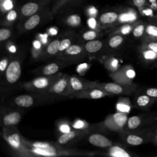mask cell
<instances>
[{
    "label": "cell",
    "instance_id": "cell-3",
    "mask_svg": "<svg viewBox=\"0 0 157 157\" xmlns=\"http://www.w3.org/2000/svg\"><path fill=\"white\" fill-rule=\"evenodd\" d=\"M153 129H147L138 132L130 133L125 137L126 142L132 146H137L144 143L151 142Z\"/></svg>",
    "mask_w": 157,
    "mask_h": 157
},
{
    "label": "cell",
    "instance_id": "cell-11",
    "mask_svg": "<svg viewBox=\"0 0 157 157\" xmlns=\"http://www.w3.org/2000/svg\"><path fill=\"white\" fill-rule=\"evenodd\" d=\"M89 142L93 145L98 147H111L112 142L105 136L101 134H93L88 137Z\"/></svg>",
    "mask_w": 157,
    "mask_h": 157
},
{
    "label": "cell",
    "instance_id": "cell-32",
    "mask_svg": "<svg viewBox=\"0 0 157 157\" xmlns=\"http://www.w3.org/2000/svg\"><path fill=\"white\" fill-rule=\"evenodd\" d=\"M66 21L68 25L75 27L80 25L81 23V18L80 15L78 14H72L66 18Z\"/></svg>",
    "mask_w": 157,
    "mask_h": 157
},
{
    "label": "cell",
    "instance_id": "cell-38",
    "mask_svg": "<svg viewBox=\"0 0 157 157\" xmlns=\"http://www.w3.org/2000/svg\"><path fill=\"white\" fill-rule=\"evenodd\" d=\"M144 47L151 50L157 53V40H144Z\"/></svg>",
    "mask_w": 157,
    "mask_h": 157
},
{
    "label": "cell",
    "instance_id": "cell-57",
    "mask_svg": "<svg viewBox=\"0 0 157 157\" xmlns=\"http://www.w3.org/2000/svg\"><path fill=\"white\" fill-rule=\"evenodd\" d=\"M153 22H155V23L157 25V12H156V15H155V18H153Z\"/></svg>",
    "mask_w": 157,
    "mask_h": 157
},
{
    "label": "cell",
    "instance_id": "cell-47",
    "mask_svg": "<svg viewBox=\"0 0 157 157\" xmlns=\"http://www.w3.org/2000/svg\"><path fill=\"white\" fill-rule=\"evenodd\" d=\"M8 61L7 59L4 58L0 62V70L1 72H4L6 70L8 66Z\"/></svg>",
    "mask_w": 157,
    "mask_h": 157
},
{
    "label": "cell",
    "instance_id": "cell-52",
    "mask_svg": "<svg viewBox=\"0 0 157 157\" xmlns=\"http://www.w3.org/2000/svg\"><path fill=\"white\" fill-rule=\"evenodd\" d=\"M33 47L36 49H39L41 47V43L39 40H34L33 42Z\"/></svg>",
    "mask_w": 157,
    "mask_h": 157
},
{
    "label": "cell",
    "instance_id": "cell-51",
    "mask_svg": "<svg viewBox=\"0 0 157 157\" xmlns=\"http://www.w3.org/2000/svg\"><path fill=\"white\" fill-rule=\"evenodd\" d=\"M118 65V61L117 59H115L113 58L111 62H110V67L112 68H113V69H117V66Z\"/></svg>",
    "mask_w": 157,
    "mask_h": 157
},
{
    "label": "cell",
    "instance_id": "cell-41",
    "mask_svg": "<svg viewBox=\"0 0 157 157\" xmlns=\"http://www.w3.org/2000/svg\"><path fill=\"white\" fill-rule=\"evenodd\" d=\"M70 45H71V41L68 38L63 39L60 42V45H59V51L63 52L66 50Z\"/></svg>",
    "mask_w": 157,
    "mask_h": 157
},
{
    "label": "cell",
    "instance_id": "cell-16",
    "mask_svg": "<svg viewBox=\"0 0 157 157\" xmlns=\"http://www.w3.org/2000/svg\"><path fill=\"white\" fill-rule=\"evenodd\" d=\"M137 13L132 9H129L126 12L120 14L118 21L121 23H133L136 21Z\"/></svg>",
    "mask_w": 157,
    "mask_h": 157
},
{
    "label": "cell",
    "instance_id": "cell-55",
    "mask_svg": "<svg viewBox=\"0 0 157 157\" xmlns=\"http://www.w3.org/2000/svg\"><path fill=\"white\" fill-rule=\"evenodd\" d=\"M9 50L12 53H15L16 52V47L14 45H11L9 48Z\"/></svg>",
    "mask_w": 157,
    "mask_h": 157
},
{
    "label": "cell",
    "instance_id": "cell-35",
    "mask_svg": "<svg viewBox=\"0 0 157 157\" xmlns=\"http://www.w3.org/2000/svg\"><path fill=\"white\" fill-rule=\"evenodd\" d=\"M117 109L118 112L128 113L131 110V105L129 100H123L118 102L117 104Z\"/></svg>",
    "mask_w": 157,
    "mask_h": 157
},
{
    "label": "cell",
    "instance_id": "cell-4",
    "mask_svg": "<svg viewBox=\"0 0 157 157\" xmlns=\"http://www.w3.org/2000/svg\"><path fill=\"white\" fill-rule=\"evenodd\" d=\"M50 15H53L49 7L47 6L40 11L29 16L25 18L22 26L23 29L26 31H30L37 27L41 22L42 18L45 17H49Z\"/></svg>",
    "mask_w": 157,
    "mask_h": 157
},
{
    "label": "cell",
    "instance_id": "cell-48",
    "mask_svg": "<svg viewBox=\"0 0 157 157\" xmlns=\"http://www.w3.org/2000/svg\"><path fill=\"white\" fill-rule=\"evenodd\" d=\"M148 4L157 12V0H147Z\"/></svg>",
    "mask_w": 157,
    "mask_h": 157
},
{
    "label": "cell",
    "instance_id": "cell-56",
    "mask_svg": "<svg viewBox=\"0 0 157 157\" xmlns=\"http://www.w3.org/2000/svg\"><path fill=\"white\" fill-rule=\"evenodd\" d=\"M41 39L42 40V41H43L44 43H46L47 41V35H45V37H43L42 36H41Z\"/></svg>",
    "mask_w": 157,
    "mask_h": 157
},
{
    "label": "cell",
    "instance_id": "cell-43",
    "mask_svg": "<svg viewBox=\"0 0 157 157\" xmlns=\"http://www.w3.org/2000/svg\"><path fill=\"white\" fill-rule=\"evenodd\" d=\"M145 94L148 96L157 99V88H149L145 91Z\"/></svg>",
    "mask_w": 157,
    "mask_h": 157
},
{
    "label": "cell",
    "instance_id": "cell-36",
    "mask_svg": "<svg viewBox=\"0 0 157 157\" xmlns=\"http://www.w3.org/2000/svg\"><path fill=\"white\" fill-rule=\"evenodd\" d=\"M65 51L69 55H77L81 53L82 48L78 45H71Z\"/></svg>",
    "mask_w": 157,
    "mask_h": 157
},
{
    "label": "cell",
    "instance_id": "cell-29",
    "mask_svg": "<svg viewBox=\"0 0 157 157\" xmlns=\"http://www.w3.org/2000/svg\"><path fill=\"white\" fill-rule=\"evenodd\" d=\"M59 70L58 65L55 63H52L45 66L42 70V72L45 75H52L55 74Z\"/></svg>",
    "mask_w": 157,
    "mask_h": 157
},
{
    "label": "cell",
    "instance_id": "cell-49",
    "mask_svg": "<svg viewBox=\"0 0 157 157\" xmlns=\"http://www.w3.org/2000/svg\"><path fill=\"white\" fill-rule=\"evenodd\" d=\"M59 130L61 131V132H62L63 133L67 132H69L71 131L69 126L68 125H67V124H62V125H61L60 127H59Z\"/></svg>",
    "mask_w": 157,
    "mask_h": 157
},
{
    "label": "cell",
    "instance_id": "cell-23",
    "mask_svg": "<svg viewBox=\"0 0 157 157\" xmlns=\"http://www.w3.org/2000/svg\"><path fill=\"white\" fill-rule=\"evenodd\" d=\"M142 118L139 116H132L127 121V128L130 130L137 129L142 124Z\"/></svg>",
    "mask_w": 157,
    "mask_h": 157
},
{
    "label": "cell",
    "instance_id": "cell-58",
    "mask_svg": "<svg viewBox=\"0 0 157 157\" xmlns=\"http://www.w3.org/2000/svg\"><path fill=\"white\" fill-rule=\"evenodd\" d=\"M75 1H79V0H75Z\"/></svg>",
    "mask_w": 157,
    "mask_h": 157
},
{
    "label": "cell",
    "instance_id": "cell-40",
    "mask_svg": "<svg viewBox=\"0 0 157 157\" xmlns=\"http://www.w3.org/2000/svg\"><path fill=\"white\" fill-rule=\"evenodd\" d=\"M86 13L89 17H96L98 14V10L93 6H90L86 9Z\"/></svg>",
    "mask_w": 157,
    "mask_h": 157
},
{
    "label": "cell",
    "instance_id": "cell-25",
    "mask_svg": "<svg viewBox=\"0 0 157 157\" xmlns=\"http://www.w3.org/2000/svg\"><path fill=\"white\" fill-rule=\"evenodd\" d=\"M15 0H0V9L2 13H6L9 10L15 8Z\"/></svg>",
    "mask_w": 157,
    "mask_h": 157
},
{
    "label": "cell",
    "instance_id": "cell-50",
    "mask_svg": "<svg viewBox=\"0 0 157 157\" xmlns=\"http://www.w3.org/2000/svg\"><path fill=\"white\" fill-rule=\"evenodd\" d=\"M151 142L156 145H157V128L153 129V137Z\"/></svg>",
    "mask_w": 157,
    "mask_h": 157
},
{
    "label": "cell",
    "instance_id": "cell-2",
    "mask_svg": "<svg viewBox=\"0 0 157 157\" xmlns=\"http://www.w3.org/2000/svg\"><path fill=\"white\" fill-rule=\"evenodd\" d=\"M26 148L29 152L36 155L44 156H54L61 155L56 148L48 142H36L33 144H26Z\"/></svg>",
    "mask_w": 157,
    "mask_h": 157
},
{
    "label": "cell",
    "instance_id": "cell-27",
    "mask_svg": "<svg viewBox=\"0 0 157 157\" xmlns=\"http://www.w3.org/2000/svg\"><path fill=\"white\" fill-rule=\"evenodd\" d=\"M73 0H54L51 11L53 15L56 13L59 10Z\"/></svg>",
    "mask_w": 157,
    "mask_h": 157
},
{
    "label": "cell",
    "instance_id": "cell-37",
    "mask_svg": "<svg viewBox=\"0 0 157 157\" xmlns=\"http://www.w3.org/2000/svg\"><path fill=\"white\" fill-rule=\"evenodd\" d=\"M98 36V33L96 30L91 29L85 31L82 34V38L85 40H94Z\"/></svg>",
    "mask_w": 157,
    "mask_h": 157
},
{
    "label": "cell",
    "instance_id": "cell-7",
    "mask_svg": "<svg viewBox=\"0 0 157 157\" xmlns=\"http://www.w3.org/2000/svg\"><path fill=\"white\" fill-rule=\"evenodd\" d=\"M21 73V68L20 63L17 60L11 61L6 70V78L9 83H15L20 78Z\"/></svg>",
    "mask_w": 157,
    "mask_h": 157
},
{
    "label": "cell",
    "instance_id": "cell-15",
    "mask_svg": "<svg viewBox=\"0 0 157 157\" xmlns=\"http://www.w3.org/2000/svg\"><path fill=\"white\" fill-rule=\"evenodd\" d=\"M143 37L144 40H157V25L155 22L153 21L147 23Z\"/></svg>",
    "mask_w": 157,
    "mask_h": 157
},
{
    "label": "cell",
    "instance_id": "cell-14",
    "mask_svg": "<svg viewBox=\"0 0 157 157\" xmlns=\"http://www.w3.org/2000/svg\"><path fill=\"white\" fill-rule=\"evenodd\" d=\"M7 141L14 149L20 151H23L24 150L28 151L26 147H23V143L21 142L20 136L18 133H13L10 134L7 137Z\"/></svg>",
    "mask_w": 157,
    "mask_h": 157
},
{
    "label": "cell",
    "instance_id": "cell-17",
    "mask_svg": "<svg viewBox=\"0 0 157 157\" xmlns=\"http://www.w3.org/2000/svg\"><path fill=\"white\" fill-rule=\"evenodd\" d=\"M21 120V115L19 112H13L6 115L3 118V123L6 126H12L18 124Z\"/></svg>",
    "mask_w": 157,
    "mask_h": 157
},
{
    "label": "cell",
    "instance_id": "cell-24",
    "mask_svg": "<svg viewBox=\"0 0 157 157\" xmlns=\"http://www.w3.org/2000/svg\"><path fill=\"white\" fill-rule=\"evenodd\" d=\"M18 15H19V11L17 9L14 8L6 13L4 18V24L9 25L13 23L17 18Z\"/></svg>",
    "mask_w": 157,
    "mask_h": 157
},
{
    "label": "cell",
    "instance_id": "cell-12",
    "mask_svg": "<svg viewBox=\"0 0 157 157\" xmlns=\"http://www.w3.org/2000/svg\"><path fill=\"white\" fill-rule=\"evenodd\" d=\"M120 14L117 12L109 11L102 13L99 17V21L101 26H109L118 20Z\"/></svg>",
    "mask_w": 157,
    "mask_h": 157
},
{
    "label": "cell",
    "instance_id": "cell-22",
    "mask_svg": "<svg viewBox=\"0 0 157 157\" xmlns=\"http://www.w3.org/2000/svg\"><path fill=\"white\" fill-rule=\"evenodd\" d=\"M139 13L144 16L148 18H152L153 20L155 17L156 11H155L148 3L145 5L137 9Z\"/></svg>",
    "mask_w": 157,
    "mask_h": 157
},
{
    "label": "cell",
    "instance_id": "cell-31",
    "mask_svg": "<svg viewBox=\"0 0 157 157\" xmlns=\"http://www.w3.org/2000/svg\"><path fill=\"white\" fill-rule=\"evenodd\" d=\"M60 40L58 39L54 40L52 41L47 48V52L49 55H53L56 54L58 51H59V45H60Z\"/></svg>",
    "mask_w": 157,
    "mask_h": 157
},
{
    "label": "cell",
    "instance_id": "cell-9",
    "mask_svg": "<svg viewBox=\"0 0 157 157\" xmlns=\"http://www.w3.org/2000/svg\"><path fill=\"white\" fill-rule=\"evenodd\" d=\"M96 83L83 80L75 76L69 77V86L71 91L74 92L95 88Z\"/></svg>",
    "mask_w": 157,
    "mask_h": 157
},
{
    "label": "cell",
    "instance_id": "cell-26",
    "mask_svg": "<svg viewBox=\"0 0 157 157\" xmlns=\"http://www.w3.org/2000/svg\"><path fill=\"white\" fill-rule=\"evenodd\" d=\"M146 25H147L146 23L140 21L136 25V26L134 28V29L132 30L133 36L137 38L143 37L144 35V33H145Z\"/></svg>",
    "mask_w": 157,
    "mask_h": 157
},
{
    "label": "cell",
    "instance_id": "cell-46",
    "mask_svg": "<svg viewBox=\"0 0 157 157\" xmlns=\"http://www.w3.org/2000/svg\"><path fill=\"white\" fill-rule=\"evenodd\" d=\"M85 123L83 121L78 120L76 121H75V123L73 124V127L75 129H82L85 128Z\"/></svg>",
    "mask_w": 157,
    "mask_h": 157
},
{
    "label": "cell",
    "instance_id": "cell-53",
    "mask_svg": "<svg viewBox=\"0 0 157 157\" xmlns=\"http://www.w3.org/2000/svg\"><path fill=\"white\" fill-rule=\"evenodd\" d=\"M86 68H87V65H86V63H83V64H80L78 66L77 71H78V72H81V70H83V69H86Z\"/></svg>",
    "mask_w": 157,
    "mask_h": 157
},
{
    "label": "cell",
    "instance_id": "cell-10",
    "mask_svg": "<svg viewBox=\"0 0 157 157\" xmlns=\"http://www.w3.org/2000/svg\"><path fill=\"white\" fill-rule=\"evenodd\" d=\"M70 88L69 86V78L67 75L65 74L63 75L59 79L57 80L49 88L48 91L51 93L55 94H65L66 90Z\"/></svg>",
    "mask_w": 157,
    "mask_h": 157
},
{
    "label": "cell",
    "instance_id": "cell-44",
    "mask_svg": "<svg viewBox=\"0 0 157 157\" xmlns=\"http://www.w3.org/2000/svg\"><path fill=\"white\" fill-rule=\"evenodd\" d=\"M147 0H132L131 4L135 7L137 9L147 4Z\"/></svg>",
    "mask_w": 157,
    "mask_h": 157
},
{
    "label": "cell",
    "instance_id": "cell-45",
    "mask_svg": "<svg viewBox=\"0 0 157 157\" xmlns=\"http://www.w3.org/2000/svg\"><path fill=\"white\" fill-rule=\"evenodd\" d=\"M124 72H125V74H126V77L131 80L132 79H133L136 76L135 71L132 68H128V69H126V71Z\"/></svg>",
    "mask_w": 157,
    "mask_h": 157
},
{
    "label": "cell",
    "instance_id": "cell-20",
    "mask_svg": "<svg viewBox=\"0 0 157 157\" xmlns=\"http://www.w3.org/2000/svg\"><path fill=\"white\" fill-rule=\"evenodd\" d=\"M102 46L103 44L101 40H91L88 41L86 43L85 45V48L87 52L90 53H95L101 50Z\"/></svg>",
    "mask_w": 157,
    "mask_h": 157
},
{
    "label": "cell",
    "instance_id": "cell-33",
    "mask_svg": "<svg viewBox=\"0 0 157 157\" xmlns=\"http://www.w3.org/2000/svg\"><path fill=\"white\" fill-rule=\"evenodd\" d=\"M142 56L146 61H155L157 59V53L144 47V49L142 52Z\"/></svg>",
    "mask_w": 157,
    "mask_h": 157
},
{
    "label": "cell",
    "instance_id": "cell-39",
    "mask_svg": "<svg viewBox=\"0 0 157 157\" xmlns=\"http://www.w3.org/2000/svg\"><path fill=\"white\" fill-rule=\"evenodd\" d=\"M11 36V31L8 28H2L0 29V41H4Z\"/></svg>",
    "mask_w": 157,
    "mask_h": 157
},
{
    "label": "cell",
    "instance_id": "cell-42",
    "mask_svg": "<svg viewBox=\"0 0 157 157\" xmlns=\"http://www.w3.org/2000/svg\"><path fill=\"white\" fill-rule=\"evenodd\" d=\"M87 25L91 29L96 30L97 29L99 25L98 24V21L95 17H89L87 20Z\"/></svg>",
    "mask_w": 157,
    "mask_h": 157
},
{
    "label": "cell",
    "instance_id": "cell-8",
    "mask_svg": "<svg viewBox=\"0 0 157 157\" xmlns=\"http://www.w3.org/2000/svg\"><path fill=\"white\" fill-rule=\"evenodd\" d=\"M112 94L107 93L100 88H93L85 90L79 91L74 92L73 96L78 98H87V99H97L106 96L107 95H110Z\"/></svg>",
    "mask_w": 157,
    "mask_h": 157
},
{
    "label": "cell",
    "instance_id": "cell-18",
    "mask_svg": "<svg viewBox=\"0 0 157 157\" xmlns=\"http://www.w3.org/2000/svg\"><path fill=\"white\" fill-rule=\"evenodd\" d=\"M15 103L22 107H29L34 104V99L33 97L29 95H20L15 98Z\"/></svg>",
    "mask_w": 157,
    "mask_h": 157
},
{
    "label": "cell",
    "instance_id": "cell-34",
    "mask_svg": "<svg viewBox=\"0 0 157 157\" xmlns=\"http://www.w3.org/2000/svg\"><path fill=\"white\" fill-rule=\"evenodd\" d=\"M123 37L120 34H116L112 37L109 41V45L111 48H117L123 42Z\"/></svg>",
    "mask_w": 157,
    "mask_h": 157
},
{
    "label": "cell",
    "instance_id": "cell-30",
    "mask_svg": "<svg viewBox=\"0 0 157 157\" xmlns=\"http://www.w3.org/2000/svg\"><path fill=\"white\" fill-rule=\"evenodd\" d=\"M75 136H76L75 132L74 131H70L69 132L63 133L62 135H61L58 139V142L61 145L65 144L67 143L69 141H70L71 140L75 138Z\"/></svg>",
    "mask_w": 157,
    "mask_h": 157
},
{
    "label": "cell",
    "instance_id": "cell-1",
    "mask_svg": "<svg viewBox=\"0 0 157 157\" xmlns=\"http://www.w3.org/2000/svg\"><path fill=\"white\" fill-rule=\"evenodd\" d=\"M51 1L52 0H29L25 2L18 9L19 18L25 20L48 6Z\"/></svg>",
    "mask_w": 157,
    "mask_h": 157
},
{
    "label": "cell",
    "instance_id": "cell-5",
    "mask_svg": "<svg viewBox=\"0 0 157 157\" xmlns=\"http://www.w3.org/2000/svg\"><path fill=\"white\" fill-rule=\"evenodd\" d=\"M95 88H100L112 94H120L130 93L134 88L131 87L130 85H121L119 83L113 82L96 83Z\"/></svg>",
    "mask_w": 157,
    "mask_h": 157
},
{
    "label": "cell",
    "instance_id": "cell-13",
    "mask_svg": "<svg viewBox=\"0 0 157 157\" xmlns=\"http://www.w3.org/2000/svg\"><path fill=\"white\" fill-rule=\"evenodd\" d=\"M54 78L53 77H40L36 78L31 83V85L33 88L38 90H44L48 88H50L54 83Z\"/></svg>",
    "mask_w": 157,
    "mask_h": 157
},
{
    "label": "cell",
    "instance_id": "cell-28",
    "mask_svg": "<svg viewBox=\"0 0 157 157\" xmlns=\"http://www.w3.org/2000/svg\"><path fill=\"white\" fill-rule=\"evenodd\" d=\"M140 21H136L133 23H125L123 25L121 26L119 28L117 32L120 33L121 34L126 35L129 33H130L131 31H132L134 28L136 26V25Z\"/></svg>",
    "mask_w": 157,
    "mask_h": 157
},
{
    "label": "cell",
    "instance_id": "cell-6",
    "mask_svg": "<svg viewBox=\"0 0 157 157\" xmlns=\"http://www.w3.org/2000/svg\"><path fill=\"white\" fill-rule=\"evenodd\" d=\"M127 121V113L118 112L108 117L105 120V124L109 128L119 130L123 128Z\"/></svg>",
    "mask_w": 157,
    "mask_h": 157
},
{
    "label": "cell",
    "instance_id": "cell-21",
    "mask_svg": "<svg viewBox=\"0 0 157 157\" xmlns=\"http://www.w3.org/2000/svg\"><path fill=\"white\" fill-rule=\"evenodd\" d=\"M109 155L113 157H131V155L119 146H112L109 149Z\"/></svg>",
    "mask_w": 157,
    "mask_h": 157
},
{
    "label": "cell",
    "instance_id": "cell-54",
    "mask_svg": "<svg viewBox=\"0 0 157 157\" xmlns=\"http://www.w3.org/2000/svg\"><path fill=\"white\" fill-rule=\"evenodd\" d=\"M48 31L51 35H56L57 34V30L53 28H50Z\"/></svg>",
    "mask_w": 157,
    "mask_h": 157
},
{
    "label": "cell",
    "instance_id": "cell-19",
    "mask_svg": "<svg viewBox=\"0 0 157 157\" xmlns=\"http://www.w3.org/2000/svg\"><path fill=\"white\" fill-rule=\"evenodd\" d=\"M155 98H151L147 94H142L139 96L136 101V103L139 107L147 108L149 107L155 101Z\"/></svg>",
    "mask_w": 157,
    "mask_h": 157
}]
</instances>
